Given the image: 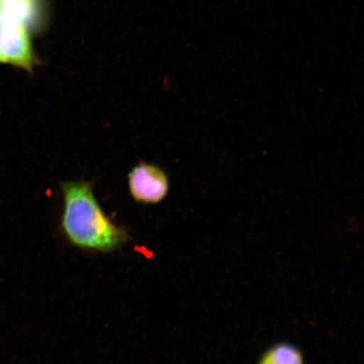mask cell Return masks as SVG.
<instances>
[{"label": "cell", "mask_w": 364, "mask_h": 364, "mask_svg": "<svg viewBox=\"0 0 364 364\" xmlns=\"http://www.w3.org/2000/svg\"><path fill=\"white\" fill-rule=\"evenodd\" d=\"M259 364H304L299 350L289 344H279L268 350Z\"/></svg>", "instance_id": "obj_5"}, {"label": "cell", "mask_w": 364, "mask_h": 364, "mask_svg": "<svg viewBox=\"0 0 364 364\" xmlns=\"http://www.w3.org/2000/svg\"><path fill=\"white\" fill-rule=\"evenodd\" d=\"M0 14L13 18L27 27L40 22L39 0H0Z\"/></svg>", "instance_id": "obj_4"}, {"label": "cell", "mask_w": 364, "mask_h": 364, "mask_svg": "<svg viewBox=\"0 0 364 364\" xmlns=\"http://www.w3.org/2000/svg\"><path fill=\"white\" fill-rule=\"evenodd\" d=\"M62 186L65 205L61 226L72 245L83 250L109 253L127 242L129 235L105 215L90 184L72 181Z\"/></svg>", "instance_id": "obj_1"}, {"label": "cell", "mask_w": 364, "mask_h": 364, "mask_svg": "<svg viewBox=\"0 0 364 364\" xmlns=\"http://www.w3.org/2000/svg\"><path fill=\"white\" fill-rule=\"evenodd\" d=\"M0 63L31 71L36 60L26 27L0 14Z\"/></svg>", "instance_id": "obj_2"}, {"label": "cell", "mask_w": 364, "mask_h": 364, "mask_svg": "<svg viewBox=\"0 0 364 364\" xmlns=\"http://www.w3.org/2000/svg\"><path fill=\"white\" fill-rule=\"evenodd\" d=\"M129 186L135 201L146 204L161 202L169 192V180L156 166L141 162L131 171Z\"/></svg>", "instance_id": "obj_3"}]
</instances>
